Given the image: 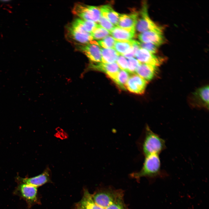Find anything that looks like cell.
Segmentation results:
<instances>
[{"label":"cell","instance_id":"6da1fadb","mask_svg":"<svg viewBox=\"0 0 209 209\" xmlns=\"http://www.w3.org/2000/svg\"><path fill=\"white\" fill-rule=\"evenodd\" d=\"M145 157L141 169L139 171L131 174V176L137 179L145 177L153 180L167 176V173L161 168L159 154H151Z\"/></svg>","mask_w":209,"mask_h":209},{"label":"cell","instance_id":"7a4b0ae2","mask_svg":"<svg viewBox=\"0 0 209 209\" xmlns=\"http://www.w3.org/2000/svg\"><path fill=\"white\" fill-rule=\"evenodd\" d=\"M166 148L165 140L146 125L141 144V150L145 156L160 154Z\"/></svg>","mask_w":209,"mask_h":209},{"label":"cell","instance_id":"3957f363","mask_svg":"<svg viewBox=\"0 0 209 209\" xmlns=\"http://www.w3.org/2000/svg\"><path fill=\"white\" fill-rule=\"evenodd\" d=\"M72 12L80 19L96 23L98 22L101 16L100 7L81 3H76L73 8Z\"/></svg>","mask_w":209,"mask_h":209},{"label":"cell","instance_id":"277c9868","mask_svg":"<svg viewBox=\"0 0 209 209\" xmlns=\"http://www.w3.org/2000/svg\"><path fill=\"white\" fill-rule=\"evenodd\" d=\"M135 28L140 33L149 30L163 32L162 27L154 22L149 17L146 2L143 3L141 9L138 13Z\"/></svg>","mask_w":209,"mask_h":209},{"label":"cell","instance_id":"5b68a950","mask_svg":"<svg viewBox=\"0 0 209 209\" xmlns=\"http://www.w3.org/2000/svg\"><path fill=\"white\" fill-rule=\"evenodd\" d=\"M66 33L68 39L77 46L87 44L93 39L91 33L80 29L71 23L67 26Z\"/></svg>","mask_w":209,"mask_h":209},{"label":"cell","instance_id":"8992f818","mask_svg":"<svg viewBox=\"0 0 209 209\" xmlns=\"http://www.w3.org/2000/svg\"><path fill=\"white\" fill-rule=\"evenodd\" d=\"M18 183L13 193L24 200L27 204L28 207L30 208L37 202V187L24 183Z\"/></svg>","mask_w":209,"mask_h":209},{"label":"cell","instance_id":"52a82bcc","mask_svg":"<svg viewBox=\"0 0 209 209\" xmlns=\"http://www.w3.org/2000/svg\"><path fill=\"white\" fill-rule=\"evenodd\" d=\"M77 46V48L87 57L91 61V63H96L102 62L101 48L97 42L92 41L87 44Z\"/></svg>","mask_w":209,"mask_h":209},{"label":"cell","instance_id":"ba28073f","mask_svg":"<svg viewBox=\"0 0 209 209\" xmlns=\"http://www.w3.org/2000/svg\"><path fill=\"white\" fill-rule=\"evenodd\" d=\"M50 173V170L49 167H47L42 173L37 176L30 178H22L17 176L15 179L17 183H26L37 188L49 181Z\"/></svg>","mask_w":209,"mask_h":209},{"label":"cell","instance_id":"9c48e42d","mask_svg":"<svg viewBox=\"0 0 209 209\" xmlns=\"http://www.w3.org/2000/svg\"><path fill=\"white\" fill-rule=\"evenodd\" d=\"M147 81L137 74L129 76L126 84V89L130 92L141 94L144 93L146 88Z\"/></svg>","mask_w":209,"mask_h":209},{"label":"cell","instance_id":"30bf717a","mask_svg":"<svg viewBox=\"0 0 209 209\" xmlns=\"http://www.w3.org/2000/svg\"><path fill=\"white\" fill-rule=\"evenodd\" d=\"M135 56L141 63L148 64L156 67L161 64L164 60L163 58L142 48L138 51Z\"/></svg>","mask_w":209,"mask_h":209},{"label":"cell","instance_id":"8fae6325","mask_svg":"<svg viewBox=\"0 0 209 209\" xmlns=\"http://www.w3.org/2000/svg\"><path fill=\"white\" fill-rule=\"evenodd\" d=\"M89 69L104 72L112 80L116 77L120 69L116 63H106L103 62L91 63Z\"/></svg>","mask_w":209,"mask_h":209},{"label":"cell","instance_id":"7c38bea8","mask_svg":"<svg viewBox=\"0 0 209 209\" xmlns=\"http://www.w3.org/2000/svg\"><path fill=\"white\" fill-rule=\"evenodd\" d=\"M138 37L141 42L152 43L158 46L165 42L163 32L147 31L140 33Z\"/></svg>","mask_w":209,"mask_h":209},{"label":"cell","instance_id":"4fadbf2b","mask_svg":"<svg viewBox=\"0 0 209 209\" xmlns=\"http://www.w3.org/2000/svg\"><path fill=\"white\" fill-rule=\"evenodd\" d=\"M119 194L108 192H102L92 196L93 199L98 206L105 209L112 204Z\"/></svg>","mask_w":209,"mask_h":209},{"label":"cell","instance_id":"5bb4252c","mask_svg":"<svg viewBox=\"0 0 209 209\" xmlns=\"http://www.w3.org/2000/svg\"><path fill=\"white\" fill-rule=\"evenodd\" d=\"M193 100L198 106L208 109L209 86L206 85L198 89L193 93Z\"/></svg>","mask_w":209,"mask_h":209},{"label":"cell","instance_id":"9a60e30c","mask_svg":"<svg viewBox=\"0 0 209 209\" xmlns=\"http://www.w3.org/2000/svg\"><path fill=\"white\" fill-rule=\"evenodd\" d=\"M135 30V29H124L116 26L110 33L116 41H128L134 37Z\"/></svg>","mask_w":209,"mask_h":209},{"label":"cell","instance_id":"2e32d148","mask_svg":"<svg viewBox=\"0 0 209 209\" xmlns=\"http://www.w3.org/2000/svg\"><path fill=\"white\" fill-rule=\"evenodd\" d=\"M138 15L136 12L120 14L117 26L124 29H135Z\"/></svg>","mask_w":209,"mask_h":209},{"label":"cell","instance_id":"e0dca14e","mask_svg":"<svg viewBox=\"0 0 209 209\" xmlns=\"http://www.w3.org/2000/svg\"><path fill=\"white\" fill-rule=\"evenodd\" d=\"M157 67L148 64L141 63L136 71L137 74L147 81L152 80L155 76Z\"/></svg>","mask_w":209,"mask_h":209},{"label":"cell","instance_id":"ac0fdd59","mask_svg":"<svg viewBox=\"0 0 209 209\" xmlns=\"http://www.w3.org/2000/svg\"><path fill=\"white\" fill-rule=\"evenodd\" d=\"M100 7L101 15L114 26L117 25L120 14L115 11L109 5H103Z\"/></svg>","mask_w":209,"mask_h":209},{"label":"cell","instance_id":"d6986e66","mask_svg":"<svg viewBox=\"0 0 209 209\" xmlns=\"http://www.w3.org/2000/svg\"><path fill=\"white\" fill-rule=\"evenodd\" d=\"M102 62L104 63H112L116 61L120 55L113 48L101 49Z\"/></svg>","mask_w":209,"mask_h":209},{"label":"cell","instance_id":"ffe728a7","mask_svg":"<svg viewBox=\"0 0 209 209\" xmlns=\"http://www.w3.org/2000/svg\"><path fill=\"white\" fill-rule=\"evenodd\" d=\"M78 209H104L99 207L93 201L92 196L86 191Z\"/></svg>","mask_w":209,"mask_h":209},{"label":"cell","instance_id":"44dd1931","mask_svg":"<svg viewBox=\"0 0 209 209\" xmlns=\"http://www.w3.org/2000/svg\"><path fill=\"white\" fill-rule=\"evenodd\" d=\"M129 77V72L125 70H120L113 81L120 89L125 90L126 84Z\"/></svg>","mask_w":209,"mask_h":209},{"label":"cell","instance_id":"7402d4cb","mask_svg":"<svg viewBox=\"0 0 209 209\" xmlns=\"http://www.w3.org/2000/svg\"><path fill=\"white\" fill-rule=\"evenodd\" d=\"M74 21L81 29L90 33L92 32L97 25V24L94 22L84 20L80 18L75 19Z\"/></svg>","mask_w":209,"mask_h":209},{"label":"cell","instance_id":"603a6c76","mask_svg":"<svg viewBox=\"0 0 209 209\" xmlns=\"http://www.w3.org/2000/svg\"><path fill=\"white\" fill-rule=\"evenodd\" d=\"M131 46V40L128 41H116L113 48L119 55H122L128 51Z\"/></svg>","mask_w":209,"mask_h":209},{"label":"cell","instance_id":"cb8c5ba5","mask_svg":"<svg viewBox=\"0 0 209 209\" xmlns=\"http://www.w3.org/2000/svg\"><path fill=\"white\" fill-rule=\"evenodd\" d=\"M91 34L93 39H100L109 36L110 33L107 30L97 24Z\"/></svg>","mask_w":209,"mask_h":209},{"label":"cell","instance_id":"d4e9b609","mask_svg":"<svg viewBox=\"0 0 209 209\" xmlns=\"http://www.w3.org/2000/svg\"><path fill=\"white\" fill-rule=\"evenodd\" d=\"M116 40L110 36H108L102 40L97 42L98 45L105 48H113Z\"/></svg>","mask_w":209,"mask_h":209},{"label":"cell","instance_id":"484cf974","mask_svg":"<svg viewBox=\"0 0 209 209\" xmlns=\"http://www.w3.org/2000/svg\"><path fill=\"white\" fill-rule=\"evenodd\" d=\"M128 67L127 71L131 73H134L141 63L136 59L131 58L127 60Z\"/></svg>","mask_w":209,"mask_h":209},{"label":"cell","instance_id":"4316f807","mask_svg":"<svg viewBox=\"0 0 209 209\" xmlns=\"http://www.w3.org/2000/svg\"><path fill=\"white\" fill-rule=\"evenodd\" d=\"M105 209H125L122 200V196L119 194L113 203Z\"/></svg>","mask_w":209,"mask_h":209},{"label":"cell","instance_id":"83f0119b","mask_svg":"<svg viewBox=\"0 0 209 209\" xmlns=\"http://www.w3.org/2000/svg\"><path fill=\"white\" fill-rule=\"evenodd\" d=\"M98 22L99 25L109 32L115 27L107 19L102 15Z\"/></svg>","mask_w":209,"mask_h":209},{"label":"cell","instance_id":"f1b7e54d","mask_svg":"<svg viewBox=\"0 0 209 209\" xmlns=\"http://www.w3.org/2000/svg\"><path fill=\"white\" fill-rule=\"evenodd\" d=\"M140 48L144 49L153 54H155L158 51V46L150 43H144L139 42Z\"/></svg>","mask_w":209,"mask_h":209},{"label":"cell","instance_id":"f546056e","mask_svg":"<svg viewBox=\"0 0 209 209\" xmlns=\"http://www.w3.org/2000/svg\"><path fill=\"white\" fill-rule=\"evenodd\" d=\"M116 63L119 68L121 70L127 71L128 67L127 60L126 58L121 55H120L116 60Z\"/></svg>","mask_w":209,"mask_h":209},{"label":"cell","instance_id":"4dcf8cb0","mask_svg":"<svg viewBox=\"0 0 209 209\" xmlns=\"http://www.w3.org/2000/svg\"><path fill=\"white\" fill-rule=\"evenodd\" d=\"M9 1V0H7V1H6V0H5V1L3 0V1H1V2H4V3H5V2H9V1Z\"/></svg>","mask_w":209,"mask_h":209}]
</instances>
